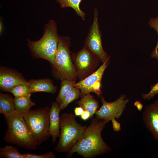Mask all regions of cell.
Listing matches in <instances>:
<instances>
[{
  "label": "cell",
  "instance_id": "obj_7",
  "mask_svg": "<svg viewBox=\"0 0 158 158\" xmlns=\"http://www.w3.org/2000/svg\"><path fill=\"white\" fill-rule=\"evenodd\" d=\"M71 58L77 77L80 81L96 71L100 61L85 46L77 53L71 54Z\"/></svg>",
  "mask_w": 158,
  "mask_h": 158
},
{
  "label": "cell",
  "instance_id": "obj_26",
  "mask_svg": "<svg viewBox=\"0 0 158 158\" xmlns=\"http://www.w3.org/2000/svg\"><path fill=\"white\" fill-rule=\"evenodd\" d=\"M115 119L114 118L111 120L112 124V127L114 131H119L121 129V124Z\"/></svg>",
  "mask_w": 158,
  "mask_h": 158
},
{
  "label": "cell",
  "instance_id": "obj_17",
  "mask_svg": "<svg viewBox=\"0 0 158 158\" xmlns=\"http://www.w3.org/2000/svg\"><path fill=\"white\" fill-rule=\"evenodd\" d=\"M31 95L14 97L15 108L17 111L22 114L25 113L28 111L32 107L35 105V103L30 99Z\"/></svg>",
  "mask_w": 158,
  "mask_h": 158
},
{
  "label": "cell",
  "instance_id": "obj_1",
  "mask_svg": "<svg viewBox=\"0 0 158 158\" xmlns=\"http://www.w3.org/2000/svg\"><path fill=\"white\" fill-rule=\"evenodd\" d=\"M107 121L93 118L89 126L87 127L82 137L68 152L70 157L74 153L85 158H92L111 152V148L104 141L101 133Z\"/></svg>",
  "mask_w": 158,
  "mask_h": 158
},
{
  "label": "cell",
  "instance_id": "obj_4",
  "mask_svg": "<svg viewBox=\"0 0 158 158\" xmlns=\"http://www.w3.org/2000/svg\"><path fill=\"white\" fill-rule=\"evenodd\" d=\"M75 116L65 113L60 116V138L54 150L59 153L68 152L82 137L86 126L78 123Z\"/></svg>",
  "mask_w": 158,
  "mask_h": 158
},
{
  "label": "cell",
  "instance_id": "obj_15",
  "mask_svg": "<svg viewBox=\"0 0 158 158\" xmlns=\"http://www.w3.org/2000/svg\"><path fill=\"white\" fill-rule=\"evenodd\" d=\"M80 107L84 110L88 111L90 114L91 117L95 114L99 107V102L90 93L86 94L80 99L76 102Z\"/></svg>",
  "mask_w": 158,
  "mask_h": 158
},
{
  "label": "cell",
  "instance_id": "obj_11",
  "mask_svg": "<svg viewBox=\"0 0 158 158\" xmlns=\"http://www.w3.org/2000/svg\"><path fill=\"white\" fill-rule=\"evenodd\" d=\"M27 81L17 71L1 66L0 68V90L2 92H8L15 86L26 83Z\"/></svg>",
  "mask_w": 158,
  "mask_h": 158
},
{
  "label": "cell",
  "instance_id": "obj_12",
  "mask_svg": "<svg viewBox=\"0 0 158 158\" xmlns=\"http://www.w3.org/2000/svg\"><path fill=\"white\" fill-rule=\"evenodd\" d=\"M142 118L147 129L158 141V100L145 107Z\"/></svg>",
  "mask_w": 158,
  "mask_h": 158
},
{
  "label": "cell",
  "instance_id": "obj_20",
  "mask_svg": "<svg viewBox=\"0 0 158 158\" xmlns=\"http://www.w3.org/2000/svg\"><path fill=\"white\" fill-rule=\"evenodd\" d=\"M0 158H24V154H21L16 147L7 145L0 148Z\"/></svg>",
  "mask_w": 158,
  "mask_h": 158
},
{
  "label": "cell",
  "instance_id": "obj_28",
  "mask_svg": "<svg viewBox=\"0 0 158 158\" xmlns=\"http://www.w3.org/2000/svg\"><path fill=\"white\" fill-rule=\"evenodd\" d=\"M83 109L80 107H75L74 109V112L75 116H80L84 111Z\"/></svg>",
  "mask_w": 158,
  "mask_h": 158
},
{
  "label": "cell",
  "instance_id": "obj_24",
  "mask_svg": "<svg viewBox=\"0 0 158 158\" xmlns=\"http://www.w3.org/2000/svg\"><path fill=\"white\" fill-rule=\"evenodd\" d=\"M158 94V83L155 85L151 86V90L148 93L142 94V98L145 100H149L153 98Z\"/></svg>",
  "mask_w": 158,
  "mask_h": 158
},
{
  "label": "cell",
  "instance_id": "obj_16",
  "mask_svg": "<svg viewBox=\"0 0 158 158\" xmlns=\"http://www.w3.org/2000/svg\"><path fill=\"white\" fill-rule=\"evenodd\" d=\"M14 98L8 93L0 94V113L6 116L14 112Z\"/></svg>",
  "mask_w": 158,
  "mask_h": 158
},
{
  "label": "cell",
  "instance_id": "obj_22",
  "mask_svg": "<svg viewBox=\"0 0 158 158\" xmlns=\"http://www.w3.org/2000/svg\"><path fill=\"white\" fill-rule=\"evenodd\" d=\"M9 92L12 93L14 97L26 96L31 95L32 94L28 82L15 86Z\"/></svg>",
  "mask_w": 158,
  "mask_h": 158
},
{
  "label": "cell",
  "instance_id": "obj_27",
  "mask_svg": "<svg viewBox=\"0 0 158 158\" xmlns=\"http://www.w3.org/2000/svg\"><path fill=\"white\" fill-rule=\"evenodd\" d=\"M81 118L84 121H86L91 118L90 113L87 111L84 110L82 114L80 116Z\"/></svg>",
  "mask_w": 158,
  "mask_h": 158
},
{
  "label": "cell",
  "instance_id": "obj_23",
  "mask_svg": "<svg viewBox=\"0 0 158 158\" xmlns=\"http://www.w3.org/2000/svg\"><path fill=\"white\" fill-rule=\"evenodd\" d=\"M149 24L150 27L153 28L156 31L158 36V17L151 18L149 22ZM158 37L156 46L151 55L152 57L156 58L158 60Z\"/></svg>",
  "mask_w": 158,
  "mask_h": 158
},
{
  "label": "cell",
  "instance_id": "obj_19",
  "mask_svg": "<svg viewBox=\"0 0 158 158\" xmlns=\"http://www.w3.org/2000/svg\"><path fill=\"white\" fill-rule=\"evenodd\" d=\"M61 80L60 89L56 99L59 105L65 97L74 87L76 81L67 79Z\"/></svg>",
  "mask_w": 158,
  "mask_h": 158
},
{
  "label": "cell",
  "instance_id": "obj_29",
  "mask_svg": "<svg viewBox=\"0 0 158 158\" xmlns=\"http://www.w3.org/2000/svg\"><path fill=\"white\" fill-rule=\"evenodd\" d=\"M134 105L136 107L137 109L140 111H141L143 108V105L139 101H137L134 103Z\"/></svg>",
  "mask_w": 158,
  "mask_h": 158
},
{
  "label": "cell",
  "instance_id": "obj_10",
  "mask_svg": "<svg viewBox=\"0 0 158 158\" xmlns=\"http://www.w3.org/2000/svg\"><path fill=\"white\" fill-rule=\"evenodd\" d=\"M108 59L96 71L85 79L75 83L74 87L80 89V97L93 92L98 96L101 97L102 92L101 90L102 78L104 71L109 63Z\"/></svg>",
  "mask_w": 158,
  "mask_h": 158
},
{
  "label": "cell",
  "instance_id": "obj_14",
  "mask_svg": "<svg viewBox=\"0 0 158 158\" xmlns=\"http://www.w3.org/2000/svg\"><path fill=\"white\" fill-rule=\"evenodd\" d=\"M27 82L31 94L37 92H45L54 94L57 89L53 81L48 78L31 79Z\"/></svg>",
  "mask_w": 158,
  "mask_h": 158
},
{
  "label": "cell",
  "instance_id": "obj_8",
  "mask_svg": "<svg viewBox=\"0 0 158 158\" xmlns=\"http://www.w3.org/2000/svg\"><path fill=\"white\" fill-rule=\"evenodd\" d=\"M98 11L95 8L93 23L85 41V45L103 63L110 57L103 49L98 22Z\"/></svg>",
  "mask_w": 158,
  "mask_h": 158
},
{
  "label": "cell",
  "instance_id": "obj_5",
  "mask_svg": "<svg viewBox=\"0 0 158 158\" xmlns=\"http://www.w3.org/2000/svg\"><path fill=\"white\" fill-rule=\"evenodd\" d=\"M48 107L35 110H30L22 114L28 127L37 145H41L50 136L49 114Z\"/></svg>",
  "mask_w": 158,
  "mask_h": 158
},
{
  "label": "cell",
  "instance_id": "obj_6",
  "mask_svg": "<svg viewBox=\"0 0 158 158\" xmlns=\"http://www.w3.org/2000/svg\"><path fill=\"white\" fill-rule=\"evenodd\" d=\"M70 44L68 37L60 36L55 64L52 66L54 73L60 79L76 81L77 77L70 54Z\"/></svg>",
  "mask_w": 158,
  "mask_h": 158
},
{
  "label": "cell",
  "instance_id": "obj_30",
  "mask_svg": "<svg viewBox=\"0 0 158 158\" xmlns=\"http://www.w3.org/2000/svg\"><path fill=\"white\" fill-rule=\"evenodd\" d=\"M2 24H1V22H0V33L1 34V32H2Z\"/></svg>",
  "mask_w": 158,
  "mask_h": 158
},
{
  "label": "cell",
  "instance_id": "obj_25",
  "mask_svg": "<svg viewBox=\"0 0 158 158\" xmlns=\"http://www.w3.org/2000/svg\"><path fill=\"white\" fill-rule=\"evenodd\" d=\"M24 158H55L56 155L52 151L49 152L42 154L26 153L24 154Z\"/></svg>",
  "mask_w": 158,
  "mask_h": 158
},
{
  "label": "cell",
  "instance_id": "obj_18",
  "mask_svg": "<svg viewBox=\"0 0 158 158\" xmlns=\"http://www.w3.org/2000/svg\"><path fill=\"white\" fill-rule=\"evenodd\" d=\"M83 0H56L61 8L71 7L73 9L77 14L83 20H85V14L80 9V4Z\"/></svg>",
  "mask_w": 158,
  "mask_h": 158
},
{
  "label": "cell",
  "instance_id": "obj_3",
  "mask_svg": "<svg viewBox=\"0 0 158 158\" xmlns=\"http://www.w3.org/2000/svg\"><path fill=\"white\" fill-rule=\"evenodd\" d=\"M60 37L56 23L50 20L45 25L43 35L39 40L33 41L27 40L28 45L33 57L46 60L54 65Z\"/></svg>",
  "mask_w": 158,
  "mask_h": 158
},
{
  "label": "cell",
  "instance_id": "obj_2",
  "mask_svg": "<svg viewBox=\"0 0 158 158\" xmlns=\"http://www.w3.org/2000/svg\"><path fill=\"white\" fill-rule=\"evenodd\" d=\"M7 129L4 139L7 143L15 144L21 148L35 150L37 146L22 114L16 110L4 116Z\"/></svg>",
  "mask_w": 158,
  "mask_h": 158
},
{
  "label": "cell",
  "instance_id": "obj_9",
  "mask_svg": "<svg viewBox=\"0 0 158 158\" xmlns=\"http://www.w3.org/2000/svg\"><path fill=\"white\" fill-rule=\"evenodd\" d=\"M125 95L122 94L116 100L112 102L106 101L103 97H101L102 105L97 110L95 118L109 122L114 118L119 119L122 115L129 102Z\"/></svg>",
  "mask_w": 158,
  "mask_h": 158
},
{
  "label": "cell",
  "instance_id": "obj_21",
  "mask_svg": "<svg viewBox=\"0 0 158 158\" xmlns=\"http://www.w3.org/2000/svg\"><path fill=\"white\" fill-rule=\"evenodd\" d=\"M80 90L74 87L63 99L59 105L61 110H63L72 101L78 99L80 97Z\"/></svg>",
  "mask_w": 158,
  "mask_h": 158
},
{
  "label": "cell",
  "instance_id": "obj_13",
  "mask_svg": "<svg viewBox=\"0 0 158 158\" xmlns=\"http://www.w3.org/2000/svg\"><path fill=\"white\" fill-rule=\"evenodd\" d=\"M61 110L57 101L52 102L49 114V130L53 143L60 135L59 113Z\"/></svg>",
  "mask_w": 158,
  "mask_h": 158
}]
</instances>
